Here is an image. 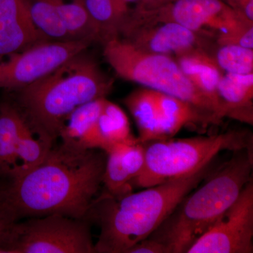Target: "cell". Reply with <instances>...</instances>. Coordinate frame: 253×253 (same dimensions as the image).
Here are the masks:
<instances>
[{
    "label": "cell",
    "instance_id": "obj_1",
    "mask_svg": "<svg viewBox=\"0 0 253 253\" xmlns=\"http://www.w3.org/2000/svg\"><path fill=\"white\" fill-rule=\"evenodd\" d=\"M106 155L63 144L29 172L0 189V214L9 224L59 214L85 217L102 184Z\"/></svg>",
    "mask_w": 253,
    "mask_h": 253
},
{
    "label": "cell",
    "instance_id": "obj_2",
    "mask_svg": "<svg viewBox=\"0 0 253 253\" xmlns=\"http://www.w3.org/2000/svg\"><path fill=\"white\" fill-rule=\"evenodd\" d=\"M214 160L187 175L139 192L131 191L120 197L106 194L95 199L86 214L94 217L100 226L95 253H127L134 245L147 239L215 168Z\"/></svg>",
    "mask_w": 253,
    "mask_h": 253
},
{
    "label": "cell",
    "instance_id": "obj_3",
    "mask_svg": "<svg viewBox=\"0 0 253 253\" xmlns=\"http://www.w3.org/2000/svg\"><path fill=\"white\" fill-rule=\"evenodd\" d=\"M233 154L186 195L147 239L161 244L166 253H187L253 180V148Z\"/></svg>",
    "mask_w": 253,
    "mask_h": 253
},
{
    "label": "cell",
    "instance_id": "obj_4",
    "mask_svg": "<svg viewBox=\"0 0 253 253\" xmlns=\"http://www.w3.org/2000/svg\"><path fill=\"white\" fill-rule=\"evenodd\" d=\"M113 80L83 53L18 91V109L33 127L53 140L68 116L82 105L106 98Z\"/></svg>",
    "mask_w": 253,
    "mask_h": 253
},
{
    "label": "cell",
    "instance_id": "obj_5",
    "mask_svg": "<svg viewBox=\"0 0 253 253\" xmlns=\"http://www.w3.org/2000/svg\"><path fill=\"white\" fill-rule=\"evenodd\" d=\"M103 43L105 59L120 78L185 101L221 121L226 118L186 77L172 56L142 51L119 36Z\"/></svg>",
    "mask_w": 253,
    "mask_h": 253
},
{
    "label": "cell",
    "instance_id": "obj_6",
    "mask_svg": "<svg viewBox=\"0 0 253 253\" xmlns=\"http://www.w3.org/2000/svg\"><path fill=\"white\" fill-rule=\"evenodd\" d=\"M144 144V169L132 184L142 189L187 175L223 151L253 149V135L251 131L242 129L185 139L169 138Z\"/></svg>",
    "mask_w": 253,
    "mask_h": 253
},
{
    "label": "cell",
    "instance_id": "obj_7",
    "mask_svg": "<svg viewBox=\"0 0 253 253\" xmlns=\"http://www.w3.org/2000/svg\"><path fill=\"white\" fill-rule=\"evenodd\" d=\"M2 253H93L89 226L59 214L14 221L5 231Z\"/></svg>",
    "mask_w": 253,
    "mask_h": 253
},
{
    "label": "cell",
    "instance_id": "obj_8",
    "mask_svg": "<svg viewBox=\"0 0 253 253\" xmlns=\"http://www.w3.org/2000/svg\"><path fill=\"white\" fill-rule=\"evenodd\" d=\"M129 16L145 21L177 23L214 42L253 25L244 21L224 0H175L154 11L132 9Z\"/></svg>",
    "mask_w": 253,
    "mask_h": 253
},
{
    "label": "cell",
    "instance_id": "obj_9",
    "mask_svg": "<svg viewBox=\"0 0 253 253\" xmlns=\"http://www.w3.org/2000/svg\"><path fill=\"white\" fill-rule=\"evenodd\" d=\"M88 39L42 42L0 57V89L19 91L85 51Z\"/></svg>",
    "mask_w": 253,
    "mask_h": 253
},
{
    "label": "cell",
    "instance_id": "obj_10",
    "mask_svg": "<svg viewBox=\"0 0 253 253\" xmlns=\"http://www.w3.org/2000/svg\"><path fill=\"white\" fill-rule=\"evenodd\" d=\"M253 253V180L187 253Z\"/></svg>",
    "mask_w": 253,
    "mask_h": 253
},
{
    "label": "cell",
    "instance_id": "obj_11",
    "mask_svg": "<svg viewBox=\"0 0 253 253\" xmlns=\"http://www.w3.org/2000/svg\"><path fill=\"white\" fill-rule=\"evenodd\" d=\"M120 35L142 51L178 56L204 50L212 54L215 42L174 22L145 21L126 18Z\"/></svg>",
    "mask_w": 253,
    "mask_h": 253
},
{
    "label": "cell",
    "instance_id": "obj_12",
    "mask_svg": "<svg viewBox=\"0 0 253 253\" xmlns=\"http://www.w3.org/2000/svg\"><path fill=\"white\" fill-rule=\"evenodd\" d=\"M46 38L32 20L28 0H0V57L42 42Z\"/></svg>",
    "mask_w": 253,
    "mask_h": 253
},
{
    "label": "cell",
    "instance_id": "obj_13",
    "mask_svg": "<svg viewBox=\"0 0 253 253\" xmlns=\"http://www.w3.org/2000/svg\"><path fill=\"white\" fill-rule=\"evenodd\" d=\"M106 154L102 184L106 194L120 197L131 192L133 181L144 169L145 146L140 142L113 145Z\"/></svg>",
    "mask_w": 253,
    "mask_h": 253
},
{
    "label": "cell",
    "instance_id": "obj_14",
    "mask_svg": "<svg viewBox=\"0 0 253 253\" xmlns=\"http://www.w3.org/2000/svg\"><path fill=\"white\" fill-rule=\"evenodd\" d=\"M158 107V140L169 139L186 126L217 125L221 120L194 105L156 91Z\"/></svg>",
    "mask_w": 253,
    "mask_h": 253
},
{
    "label": "cell",
    "instance_id": "obj_15",
    "mask_svg": "<svg viewBox=\"0 0 253 253\" xmlns=\"http://www.w3.org/2000/svg\"><path fill=\"white\" fill-rule=\"evenodd\" d=\"M186 77L203 94L212 100L229 118V113L217 93L218 83L224 74L212 55L204 50L193 51L174 58Z\"/></svg>",
    "mask_w": 253,
    "mask_h": 253
},
{
    "label": "cell",
    "instance_id": "obj_16",
    "mask_svg": "<svg viewBox=\"0 0 253 253\" xmlns=\"http://www.w3.org/2000/svg\"><path fill=\"white\" fill-rule=\"evenodd\" d=\"M106 98L82 105L66 120L59 131L63 144L83 149H99L96 124Z\"/></svg>",
    "mask_w": 253,
    "mask_h": 253
},
{
    "label": "cell",
    "instance_id": "obj_17",
    "mask_svg": "<svg viewBox=\"0 0 253 253\" xmlns=\"http://www.w3.org/2000/svg\"><path fill=\"white\" fill-rule=\"evenodd\" d=\"M217 93L229 118L252 126L253 73H224L218 83Z\"/></svg>",
    "mask_w": 253,
    "mask_h": 253
},
{
    "label": "cell",
    "instance_id": "obj_18",
    "mask_svg": "<svg viewBox=\"0 0 253 253\" xmlns=\"http://www.w3.org/2000/svg\"><path fill=\"white\" fill-rule=\"evenodd\" d=\"M53 141L25 118L16 146L14 168L8 177L23 175L41 164L52 149Z\"/></svg>",
    "mask_w": 253,
    "mask_h": 253
},
{
    "label": "cell",
    "instance_id": "obj_19",
    "mask_svg": "<svg viewBox=\"0 0 253 253\" xmlns=\"http://www.w3.org/2000/svg\"><path fill=\"white\" fill-rule=\"evenodd\" d=\"M96 134L99 149L104 152L113 145L139 142L131 132L129 119L124 111L106 99L98 118Z\"/></svg>",
    "mask_w": 253,
    "mask_h": 253
},
{
    "label": "cell",
    "instance_id": "obj_20",
    "mask_svg": "<svg viewBox=\"0 0 253 253\" xmlns=\"http://www.w3.org/2000/svg\"><path fill=\"white\" fill-rule=\"evenodd\" d=\"M124 104L134 118L139 131V142L158 140V107L156 91L140 88L131 91Z\"/></svg>",
    "mask_w": 253,
    "mask_h": 253
},
{
    "label": "cell",
    "instance_id": "obj_21",
    "mask_svg": "<svg viewBox=\"0 0 253 253\" xmlns=\"http://www.w3.org/2000/svg\"><path fill=\"white\" fill-rule=\"evenodd\" d=\"M25 118L17 106L0 105V176L9 175L14 168L15 154Z\"/></svg>",
    "mask_w": 253,
    "mask_h": 253
},
{
    "label": "cell",
    "instance_id": "obj_22",
    "mask_svg": "<svg viewBox=\"0 0 253 253\" xmlns=\"http://www.w3.org/2000/svg\"><path fill=\"white\" fill-rule=\"evenodd\" d=\"M99 28L102 42L119 36L131 9L120 0H80Z\"/></svg>",
    "mask_w": 253,
    "mask_h": 253
},
{
    "label": "cell",
    "instance_id": "obj_23",
    "mask_svg": "<svg viewBox=\"0 0 253 253\" xmlns=\"http://www.w3.org/2000/svg\"><path fill=\"white\" fill-rule=\"evenodd\" d=\"M56 11L68 36L72 40L88 39L102 41V36L81 1L66 3L54 0Z\"/></svg>",
    "mask_w": 253,
    "mask_h": 253
},
{
    "label": "cell",
    "instance_id": "obj_24",
    "mask_svg": "<svg viewBox=\"0 0 253 253\" xmlns=\"http://www.w3.org/2000/svg\"><path fill=\"white\" fill-rule=\"evenodd\" d=\"M30 14L35 26L46 38L54 41L72 40L60 19L54 0H28Z\"/></svg>",
    "mask_w": 253,
    "mask_h": 253
},
{
    "label": "cell",
    "instance_id": "obj_25",
    "mask_svg": "<svg viewBox=\"0 0 253 253\" xmlns=\"http://www.w3.org/2000/svg\"><path fill=\"white\" fill-rule=\"evenodd\" d=\"M212 57L223 72L249 74L253 72V49L243 46L215 44Z\"/></svg>",
    "mask_w": 253,
    "mask_h": 253
},
{
    "label": "cell",
    "instance_id": "obj_26",
    "mask_svg": "<svg viewBox=\"0 0 253 253\" xmlns=\"http://www.w3.org/2000/svg\"><path fill=\"white\" fill-rule=\"evenodd\" d=\"M214 42L217 45L233 44L253 49V25H248L239 31L217 38Z\"/></svg>",
    "mask_w": 253,
    "mask_h": 253
},
{
    "label": "cell",
    "instance_id": "obj_27",
    "mask_svg": "<svg viewBox=\"0 0 253 253\" xmlns=\"http://www.w3.org/2000/svg\"><path fill=\"white\" fill-rule=\"evenodd\" d=\"M127 253H166L161 244L149 239L142 240L134 245Z\"/></svg>",
    "mask_w": 253,
    "mask_h": 253
},
{
    "label": "cell",
    "instance_id": "obj_28",
    "mask_svg": "<svg viewBox=\"0 0 253 253\" xmlns=\"http://www.w3.org/2000/svg\"><path fill=\"white\" fill-rule=\"evenodd\" d=\"M175 0H140L139 4L136 5L134 11H154L170 4Z\"/></svg>",
    "mask_w": 253,
    "mask_h": 253
},
{
    "label": "cell",
    "instance_id": "obj_29",
    "mask_svg": "<svg viewBox=\"0 0 253 253\" xmlns=\"http://www.w3.org/2000/svg\"><path fill=\"white\" fill-rule=\"evenodd\" d=\"M234 11L244 21L253 23V0H249Z\"/></svg>",
    "mask_w": 253,
    "mask_h": 253
},
{
    "label": "cell",
    "instance_id": "obj_30",
    "mask_svg": "<svg viewBox=\"0 0 253 253\" xmlns=\"http://www.w3.org/2000/svg\"><path fill=\"white\" fill-rule=\"evenodd\" d=\"M9 223L5 221L4 218L0 214V253H2L1 250V241H2L3 236H4L5 231L9 225Z\"/></svg>",
    "mask_w": 253,
    "mask_h": 253
},
{
    "label": "cell",
    "instance_id": "obj_31",
    "mask_svg": "<svg viewBox=\"0 0 253 253\" xmlns=\"http://www.w3.org/2000/svg\"><path fill=\"white\" fill-rule=\"evenodd\" d=\"M248 1H249V0H224L226 4L231 6L234 10L238 9L239 6L247 2Z\"/></svg>",
    "mask_w": 253,
    "mask_h": 253
},
{
    "label": "cell",
    "instance_id": "obj_32",
    "mask_svg": "<svg viewBox=\"0 0 253 253\" xmlns=\"http://www.w3.org/2000/svg\"><path fill=\"white\" fill-rule=\"evenodd\" d=\"M121 2L123 3V4L126 5V6H128L129 7V5L130 4H139L140 0H120Z\"/></svg>",
    "mask_w": 253,
    "mask_h": 253
},
{
    "label": "cell",
    "instance_id": "obj_33",
    "mask_svg": "<svg viewBox=\"0 0 253 253\" xmlns=\"http://www.w3.org/2000/svg\"><path fill=\"white\" fill-rule=\"evenodd\" d=\"M78 1H80V0H78Z\"/></svg>",
    "mask_w": 253,
    "mask_h": 253
}]
</instances>
